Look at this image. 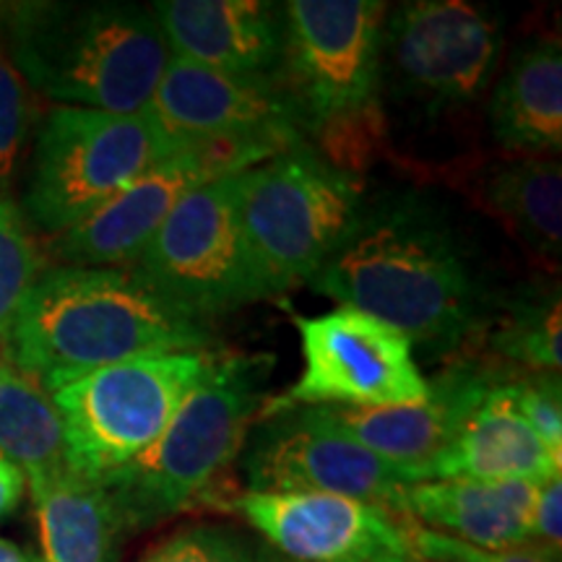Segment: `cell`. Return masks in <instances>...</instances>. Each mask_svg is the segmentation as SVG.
Here are the masks:
<instances>
[{
	"label": "cell",
	"instance_id": "1",
	"mask_svg": "<svg viewBox=\"0 0 562 562\" xmlns=\"http://www.w3.org/2000/svg\"><path fill=\"white\" fill-rule=\"evenodd\" d=\"M307 284L389 323L412 347L448 351L490 326L487 290L451 224L414 195L364 206L349 240Z\"/></svg>",
	"mask_w": 562,
	"mask_h": 562
},
{
	"label": "cell",
	"instance_id": "2",
	"mask_svg": "<svg viewBox=\"0 0 562 562\" xmlns=\"http://www.w3.org/2000/svg\"><path fill=\"white\" fill-rule=\"evenodd\" d=\"M214 334L131 269L42 271L21 302L5 351L47 393L136 357L211 349Z\"/></svg>",
	"mask_w": 562,
	"mask_h": 562
},
{
	"label": "cell",
	"instance_id": "3",
	"mask_svg": "<svg viewBox=\"0 0 562 562\" xmlns=\"http://www.w3.org/2000/svg\"><path fill=\"white\" fill-rule=\"evenodd\" d=\"M0 45L26 87L63 108H149L172 53L151 9L115 0L0 3Z\"/></svg>",
	"mask_w": 562,
	"mask_h": 562
},
{
	"label": "cell",
	"instance_id": "4",
	"mask_svg": "<svg viewBox=\"0 0 562 562\" xmlns=\"http://www.w3.org/2000/svg\"><path fill=\"white\" fill-rule=\"evenodd\" d=\"M281 83L297 108L302 136L339 170L364 167L385 138L381 115V0H292L281 5Z\"/></svg>",
	"mask_w": 562,
	"mask_h": 562
},
{
	"label": "cell",
	"instance_id": "5",
	"mask_svg": "<svg viewBox=\"0 0 562 562\" xmlns=\"http://www.w3.org/2000/svg\"><path fill=\"white\" fill-rule=\"evenodd\" d=\"M273 357L216 355L157 440L102 484L125 533L146 531L214 492L261 417Z\"/></svg>",
	"mask_w": 562,
	"mask_h": 562
},
{
	"label": "cell",
	"instance_id": "6",
	"mask_svg": "<svg viewBox=\"0 0 562 562\" xmlns=\"http://www.w3.org/2000/svg\"><path fill=\"white\" fill-rule=\"evenodd\" d=\"M245 245L269 297L311 281L362 220L357 178L307 144L240 175Z\"/></svg>",
	"mask_w": 562,
	"mask_h": 562
},
{
	"label": "cell",
	"instance_id": "7",
	"mask_svg": "<svg viewBox=\"0 0 562 562\" xmlns=\"http://www.w3.org/2000/svg\"><path fill=\"white\" fill-rule=\"evenodd\" d=\"M182 144L186 140L172 136L151 108L115 115L55 104L34 136L24 193L26 220L42 232L60 235Z\"/></svg>",
	"mask_w": 562,
	"mask_h": 562
},
{
	"label": "cell",
	"instance_id": "8",
	"mask_svg": "<svg viewBox=\"0 0 562 562\" xmlns=\"http://www.w3.org/2000/svg\"><path fill=\"white\" fill-rule=\"evenodd\" d=\"M216 355V349H199L136 357L50 393L70 472L104 484L136 461L201 383Z\"/></svg>",
	"mask_w": 562,
	"mask_h": 562
},
{
	"label": "cell",
	"instance_id": "9",
	"mask_svg": "<svg viewBox=\"0 0 562 562\" xmlns=\"http://www.w3.org/2000/svg\"><path fill=\"white\" fill-rule=\"evenodd\" d=\"M240 175H224L188 193L128 266L161 300L206 326L269 297L245 245Z\"/></svg>",
	"mask_w": 562,
	"mask_h": 562
},
{
	"label": "cell",
	"instance_id": "10",
	"mask_svg": "<svg viewBox=\"0 0 562 562\" xmlns=\"http://www.w3.org/2000/svg\"><path fill=\"white\" fill-rule=\"evenodd\" d=\"M497 21L461 0L402 3L383 26L381 79L425 115L482 100L501 58Z\"/></svg>",
	"mask_w": 562,
	"mask_h": 562
},
{
	"label": "cell",
	"instance_id": "11",
	"mask_svg": "<svg viewBox=\"0 0 562 562\" xmlns=\"http://www.w3.org/2000/svg\"><path fill=\"white\" fill-rule=\"evenodd\" d=\"M305 370L290 391L269 398L261 417L294 406H406L425 402L430 383L402 331L368 313L336 307L294 318Z\"/></svg>",
	"mask_w": 562,
	"mask_h": 562
},
{
	"label": "cell",
	"instance_id": "12",
	"mask_svg": "<svg viewBox=\"0 0 562 562\" xmlns=\"http://www.w3.org/2000/svg\"><path fill=\"white\" fill-rule=\"evenodd\" d=\"M279 151L252 140H186L94 214L55 235L53 256L76 269H128L188 193L250 170Z\"/></svg>",
	"mask_w": 562,
	"mask_h": 562
},
{
	"label": "cell",
	"instance_id": "13",
	"mask_svg": "<svg viewBox=\"0 0 562 562\" xmlns=\"http://www.w3.org/2000/svg\"><path fill=\"white\" fill-rule=\"evenodd\" d=\"M248 492H323L364 501L402 516L409 480L336 430L318 406H294L252 425L243 446Z\"/></svg>",
	"mask_w": 562,
	"mask_h": 562
},
{
	"label": "cell",
	"instance_id": "14",
	"mask_svg": "<svg viewBox=\"0 0 562 562\" xmlns=\"http://www.w3.org/2000/svg\"><path fill=\"white\" fill-rule=\"evenodd\" d=\"M149 108L182 140H252L277 149L305 144L281 76H243L170 58Z\"/></svg>",
	"mask_w": 562,
	"mask_h": 562
},
{
	"label": "cell",
	"instance_id": "15",
	"mask_svg": "<svg viewBox=\"0 0 562 562\" xmlns=\"http://www.w3.org/2000/svg\"><path fill=\"white\" fill-rule=\"evenodd\" d=\"M235 508L266 539V547L292 562H419L406 521L364 501L323 492L237 495Z\"/></svg>",
	"mask_w": 562,
	"mask_h": 562
},
{
	"label": "cell",
	"instance_id": "16",
	"mask_svg": "<svg viewBox=\"0 0 562 562\" xmlns=\"http://www.w3.org/2000/svg\"><path fill=\"white\" fill-rule=\"evenodd\" d=\"M480 362H456L432 378L425 402L406 406H318L336 430L378 459L396 467L406 480L425 482L432 463L472 417V412L501 383Z\"/></svg>",
	"mask_w": 562,
	"mask_h": 562
},
{
	"label": "cell",
	"instance_id": "17",
	"mask_svg": "<svg viewBox=\"0 0 562 562\" xmlns=\"http://www.w3.org/2000/svg\"><path fill=\"white\" fill-rule=\"evenodd\" d=\"M149 9L172 58L227 74H279L284 55L281 5L258 0H159Z\"/></svg>",
	"mask_w": 562,
	"mask_h": 562
},
{
	"label": "cell",
	"instance_id": "18",
	"mask_svg": "<svg viewBox=\"0 0 562 562\" xmlns=\"http://www.w3.org/2000/svg\"><path fill=\"white\" fill-rule=\"evenodd\" d=\"M516 378H503L438 456L427 480L533 482L560 476V459L526 425L516 406ZM425 480V482H427Z\"/></svg>",
	"mask_w": 562,
	"mask_h": 562
},
{
	"label": "cell",
	"instance_id": "19",
	"mask_svg": "<svg viewBox=\"0 0 562 562\" xmlns=\"http://www.w3.org/2000/svg\"><path fill=\"white\" fill-rule=\"evenodd\" d=\"M539 484L427 480L404 490L402 516L482 550H524Z\"/></svg>",
	"mask_w": 562,
	"mask_h": 562
},
{
	"label": "cell",
	"instance_id": "20",
	"mask_svg": "<svg viewBox=\"0 0 562 562\" xmlns=\"http://www.w3.org/2000/svg\"><path fill=\"white\" fill-rule=\"evenodd\" d=\"M492 138L518 157H552L562 146V53L558 37L513 53L490 100Z\"/></svg>",
	"mask_w": 562,
	"mask_h": 562
},
{
	"label": "cell",
	"instance_id": "21",
	"mask_svg": "<svg viewBox=\"0 0 562 562\" xmlns=\"http://www.w3.org/2000/svg\"><path fill=\"white\" fill-rule=\"evenodd\" d=\"M42 562H117L123 521L102 484L66 472L30 484Z\"/></svg>",
	"mask_w": 562,
	"mask_h": 562
},
{
	"label": "cell",
	"instance_id": "22",
	"mask_svg": "<svg viewBox=\"0 0 562 562\" xmlns=\"http://www.w3.org/2000/svg\"><path fill=\"white\" fill-rule=\"evenodd\" d=\"M0 459L26 476V487L66 472V438L53 396L0 351Z\"/></svg>",
	"mask_w": 562,
	"mask_h": 562
},
{
	"label": "cell",
	"instance_id": "23",
	"mask_svg": "<svg viewBox=\"0 0 562 562\" xmlns=\"http://www.w3.org/2000/svg\"><path fill=\"white\" fill-rule=\"evenodd\" d=\"M482 195L492 214L508 222L518 240L547 261H558L562 250L560 159H513L484 178Z\"/></svg>",
	"mask_w": 562,
	"mask_h": 562
},
{
	"label": "cell",
	"instance_id": "24",
	"mask_svg": "<svg viewBox=\"0 0 562 562\" xmlns=\"http://www.w3.org/2000/svg\"><path fill=\"white\" fill-rule=\"evenodd\" d=\"M490 349L531 372L562 368V300L560 286L524 290L497 311L487 328Z\"/></svg>",
	"mask_w": 562,
	"mask_h": 562
},
{
	"label": "cell",
	"instance_id": "25",
	"mask_svg": "<svg viewBox=\"0 0 562 562\" xmlns=\"http://www.w3.org/2000/svg\"><path fill=\"white\" fill-rule=\"evenodd\" d=\"M42 256L11 195L0 193V344L9 339L16 313L37 281Z\"/></svg>",
	"mask_w": 562,
	"mask_h": 562
},
{
	"label": "cell",
	"instance_id": "26",
	"mask_svg": "<svg viewBox=\"0 0 562 562\" xmlns=\"http://www.w3.org/2000/svg\"><path fill=\"white\" fill-rule=\"evenodd\" d=\"M34 121L32 89L0 45V193L9 195Z\"/></svg>",
	"mask_w": 562,
	"mask_h": 562
},
{
	"label": "cell",
	"instance_id": "27",
	"mask_svg": "<svg viewBox=\"0 0 562 562\" xmlns=\"http://www.w3.org/2000/svg\"><path fill=\"white\" fill-rule=\"evenodd\" d=\"M138 562H256V550L227 526L193 524L149 547Z\"/></svg>",
	"mask_w": 562,
	"mask_h": 562
},
{
	"label": "cell",
	"instance_id": "28",
	"mask_svg": "<svg viewBox=\"0 0 562 562\" xmlns=\"http://www.w3.org/2000/svg\"><path fill=\"white\" fill-rule=\"evenodd\" d=\"M516 406L526 425L552 453L562 456V385L560 372H531L513 381Z\"/></svg>",
	"mask_w": 562,
	"mask_h": 562
},
{
	"label": "cell",
	"instance_id": "29",
	"mask_svg": "<svg viewBox=\"0 0 562 562\" xmlns=\"http://www.w3.org/2000/svg\"><path fill=\"white\" fill-rule=\"evenodd\" d=\"M404 521L412 552L419 562H554L529 550V547H524V550H482V547H472L446 537V533L425 529L409 518H404Z\"/></svg>",
	"mask_w": 562,
	"mask_h": 562
},
{
	"label": "cell",
	"instance_id": "30",
	"mask_svg": "<svg viewBox=\"0 0 562 562\" xmlns=\"http://www.w3.org/2000/svg\"><path fill=\"white\" fill-rule=\"evenodd\" d=\"M529 550L560 562L562 550V480L552 476L539 484L529 526Z\"/></svg>",
	"mask_w": 562,
	"mask_h": 562
},
{
	"label": "cell",
	"instance_id": "31",
	"mask_svg": "<svg viewBox=\"0 0 562 562\" xmlns=\"http://www.w3.org/2000/svg\"><path fill=\"white\" fill-rule=\"evenodd\" d=\"M26 492V476L9 461L0 459V521L19 508Z\"/></svg>",
	"mask_w": 562,
	"mask_h": 562
},
{
	"label": "cell",
	"instance_id": "32",
	"mask_svg": "<svg viewBox=\"0 0 562 562\" xmlns=\"http://www.w3.org/2000/svg\"><path fill=\"white\" fill-rule=\"evenodd\" d=\"M0 562H42V558L26 552L24 547L11 542V539L0 537Z\"/></svg>",
	"mask_w": 562,
	"mask_h": 562
},
{
	"label": "cell",
	"instance_id": "33",
	"mask_svg": "<svg viewBox=\"0 0 562 562\" xmlns=\"http://www.w3.org/2000/svg\"><path fill=\"white\" fill-rule=\"evenodd\" d=\"M256 562H292V560L281 558V554L273 552L271 547H261V550H256Z\"/></svg>",
	"mask_w": 562,
	"mask_h": 562
},
{
	"label": "cell",
	"instance_id": "34",
	"mask_svg": "<svg viewBox=\"0 0 562 562\" xmlns=\"http://www.w3.org/2000/svg\"><path fill=\"white\" fill-rule=\"evenodd\" d=\"M0 351H3V344H0Z\"/></svg>",
	"mask_w": 562,
	"mask_h": 562
}]
</instances>
